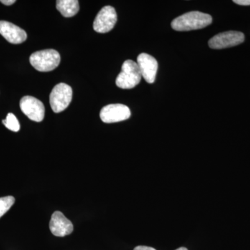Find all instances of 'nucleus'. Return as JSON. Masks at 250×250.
Returning a JSON list of instances; mask_svg holds the SVG:
<instances>
[{
    "instance_id": "f257e3e1",
    "label": "nucleus",
    "mask_w": 250,
    "mask_h": 250,
    "mask_svg": "<svg viewBox=\"0 0 250 250\" xmlns=\"http://www.w3.org/2000/svg\"><path fill=\"white\" fill-rule=\"evenodd\" d=\"M212 23L210 15L200 11H191L175 18L171 27L175 31H187L203 29Z\"/></svg>"
},
{
    "instance_id": "f03ea898",
    "label": "nucleus",
    "mask_w": 250,
    "mask_h": 250,
    "mask_svg": "<svg viewBox=\"0 0 250 250\" xmlns=\"http://www.w3.org/2000/svg\"><path fill=\"white\" fill-rule=\"evenodd\" d=\"M29 62L38 71L49 72L59 66L61 56L55 49H44L31 54Z\"/></svg>"
},
{
    "instance_id": "7ed1b4c3",
    "label": "nucleus",
    "mask_w": 250,
    "mask_h": 250,
    "mask_svg": "<svg viewBox=\"0 0 250 250\" xmlns=\"http://www.w3.org/2000/svg\"><path fill=\"white\" fill-rule=\"evenodd\" d=\"M142 75L137 62L132 60L125 61L121 73L116 78L117 86L123 89H131L141 82Z\"/></svg>"
},
{
    "instance_id": "20e7f679",
    "label": "nucleus",
    "mask_w": 250,
    "mask_h": 250,
    "mask_svg": "<svg viewBox=\"0 0 250 250\" xmlns=\"http://www.w3.org/2000/svg\"><path fill=\"white\" fill-rule=\"evenodd\" d=\"M72 89L66 83H60L56 85L49 95V103L52 111L61 113L66 109L71 103Z\"/></svg>"
},
{
    "instance_id": "39448f33",
    "label": "nucleus",
    "mask_w": 250,
    "mask_h": 250,
    "mask_svg": "<svg viewBox=\"0 0 250 250\" xmlns=\"http://www.w3.org/2000/svg\"><path fill=\"white\" fill-rule=\"evenodd\" d=\"M244 34L240 31H229L213 36L208 41V46L212 49H221L234 47L243 43Z\"/></svg>"
},
{
    "instance_id": "423d86ee",
    "label": "nucleus",
    "mask_w": 250,
    "mask_h": 250,
    "mask_svg": "<svg viewBox=\"0 0 250 250\" xmlns=\"http://www.w3.org/2000/svg\"><path fill=\"white\" fill-rule=\"evenodd\" d=\"M117 14L114 8L106 6L100 10L93 22V29L96 32L105 34L109 32L117 22Z\"/></svg>"
},
{
    "instance_id": "0eeeda50",
    "label": "nucleus",
    "mask_w": 250,
    "mask_h": 250,
    "mask_svg": "<svg viewBox=\"0 0 250 250\" xmlns=\"http://www.w3.org/2000/svg\"><path fill=\"white\" fill-rule=\"evenodd\" d=\"M21 111L31 121L41 122L45 118V106L41 100L32 96H24L20 103Z\"/></svg>"
},
{
    "instance_id": "6e6552de",
    "label": "nucleus",
    "mask_w": 250,
    "mask_h": 250,
    "mask_svg": "<svg viewBox=\"0 0 250 250\" xmlns=\"http://www.w3.org/2000/svg\"><path fill=\"white\" fill-rule=\"evenodd\" d=\"M100 118L105 123H115L126 121L131 116L128 106L121 104H108L102 108Z\"/></svg>"
},
{
    "instance_id": "1a4fd4ad",
    "label": "nucleus",
    "mask_w": 250,
    "mask_h": 250,
    "mask_svg": "<svg viewBox=\"0 0 250 250\" xmlns=\"http://www.w3.org/2000/svg\"><path fill=\"white\" fill-rule=\"evenodd\" d=\"M137 64L144 80L147 83H154L158 70V62L156 59L149 54L142 53L138 57Z\"/></svg>"
},
{
    "instance_id": "9d476101",
    "label": "nucleus",
    "mask_w": 250,
    "mask_h": 250,
    "mask_svg": "<svg viewBox=\"0 0 250 250\" xmlns=\"http://www.w3.org/2000/svg\"><path fill=\"white\" fill-rule=\"evenodd\" d=\"M49 229L55 236L64 237L73 231V225L61 211H55L49 222Z\"/></svg>"
},
{
    "instance_id": "9b49d317",
    "label": "nucleus",
    "mask_w": 250,
    "mask_h": 250,
    "mask_svg": "<svg viewBox=\"0 0 250 250\" xmlns=\"http://www.w3.org/2000/svg\"><path fill=\"white\" fill-rule=\"evenodd\" d=\"M0 34L13 44L22 43L27 39L25 31L7 21H0Z\"/></svg>"
},
{
    "instance_id": "f8f14e48",
    "label": "nucleus",
    "mask_w": 250,
    "mask_h": 250,
    "mask_svg": "<svg viewBox=\"0 0 250 250\" xmlns=\"http://www.w3.org/2000/svg\"><path fill=\"white\" fill-rule=\"evenodd\" d=\"M57 9L64 17L71 18L80 11V4L77 0H58Z\"/></svg>"
},
{
    "instance_id": "ddd939ff",
    "label": "nucleus",
    "mask_w": 250,
    "mask_h": 250,
    "mask_svg": "<svg viewBox=\"0 0 250 250\" xmlns=\"http://www.w3.org/2000/svg\"><path fill=\"white\" fill-rule=\"evenodd\" d=\"M2 123L7 129L15 132H18L21 129V125L17 118L11 113H8L6 119L3 120Z\"/></svg>"
},
{
    "instance_id": "4468645a",
    "label": "nucleus",
    "mask_w": 250,
    "mask_h": 250,
    "mask_svg": "<svg viewBox=\"0 0 250 250\" xmlns=\"http://www.w3.org/2000/svg\"><path fill=\"white\" fill-rule=\"evenodd\" d=\"M14 203L15 198L13 196L0 197V218L11 208Z\"/></svg>"
},
{
    "instance_id": "2eb2a0df",
    "label": "nucleus",
    "mask_w": 250,
    "mask_h": 250,
    "mask_svg": "<svg viewBox=\"0 0 250 250\" xmlns=\"http://www.w3.org/2000/svg\"><path fill=\"white\" fill-rule=\"evenodd\" d=\"M233 2L241 6H250V0H234Z\"/></svg>"
},
{
    "instance_id": "dca6fc26",
    "label": "nucleus",
    "mask_w": 250,
    "mask_h": 250,
    "mask_svg": "<svg viewBox=\"0 0 250 250\" xmlns=\"http://www.w3.org/2000/svg\"><path fill=\"white\" fill-rule=\"evenodd\" d=\"M134 250H156L154 248L147 246H137L134 248Z\"/></svg>"
},
{
    "instance_id": "f3484780",
    "label": "nucleus",
    "mask_w": 250,
    "mask_h": 250,
    "mask_svg": "<svg viewBox=\"0 0 250 250\" xmlns=\"http://www.w3.org/2000/svg\"><path fill=\"white\" fill-rule=\"evenodd\" d=\"M0 2L2 3L3 4L6 5V6H10V5L14 4L16 1L15 0H1Z\"/></svg>"
},
{
    "instance_id": "a211bd4d",
    "label": "nucleus",
    "mask_w": 250,
    "mask_h": 250,
    "mask_svg": "<svg viewBox=\"0 0 250 250\" xmlns=\"http://www.w3.org/2000/svg\"><path fill=\"white\" fill-rule=\"evenodd\" d=\"M176 250H188L186 248H178V249H177Z\"/></svg>"
}]
</instances>
